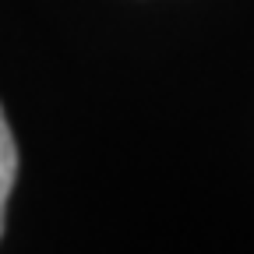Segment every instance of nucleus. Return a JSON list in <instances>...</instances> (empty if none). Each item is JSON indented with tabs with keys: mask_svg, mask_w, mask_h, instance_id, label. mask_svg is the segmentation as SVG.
<instances>
[{
	"mask_svg": "<svg viewBox=\"0 0 254 254\" xmlns=\"http://www.w3.org/2000/svg\"><path fill=\"white\" fill-rule=\"evenodd\" d=\"M14 177H18V145L4 110H0V237H4V222H7V198H11Z\"/></svg>",
	"mask_w": 254,
	"mask_h": 254,
	"instance_id": "obj_1",
	"label": "nucleus"
}]
</instances>
